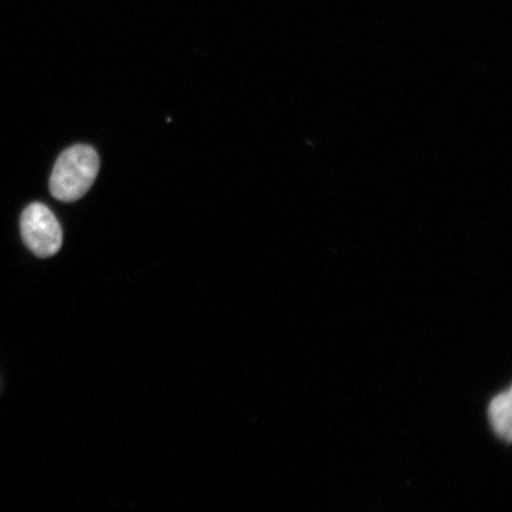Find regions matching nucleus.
I'll use <instances>...</instances> for the list:
<instances>
[{"label": "nucleus", "mask_w": 512, "mask_h": 512, "mask_svg": "<svg viewBox=\"0 0 512 512\" xmlns=\"http://www.w3.org/2000/svg\"><path fill=\"white\" fill-rule=\"evenodd\" d=\"M100 159L89 145H75L64 151L54 165L50 192L62 202H75L85 196L98 177Z\"/></svg>", "instance_id": "1"}, {"label": "nucleus", "mask_w": 512, "mask_h": 512, "mask_svg": "<svg viewBox=\"0 0 512 512\" xmlns=\"http://www.w3.org/2000/svg\"><path fill=\"white\" fill-rule=\"evenodd\" d=\"M21 232L25 245L40 258H49L62 247L60 223L53 211L42 203H32L23 211Z\"/></svg>", "instance_id": "2"}, {"label": "nucleus", "mask_w": 512, "mask_h": 512, "mask_svg": "<svg viewBox=\"0 0 512 512\" xmlns=\"http://www.w3.org/2000/svg\"><path fill=\"white\" fill-rule=\"evenodd\" d=\"M511 392L502 393L491 401L489 406V418L492 428L503 440L510 441L512 435L511 422Z\"/></svg>", "instance_id": "3"}]
</instances>
